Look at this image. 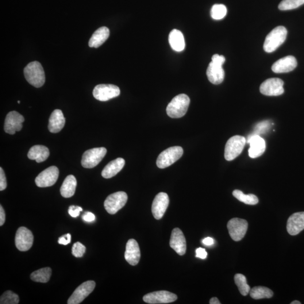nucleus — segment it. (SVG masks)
I'll list each match as a JSON object with an SVG mask.
<instances>
[{"instance_id": "obj_45", "label": "nucleus", "mask_w": 304, "mask_h": 304, "mask_svg": "<svg viewBox=\"0 0 304 304\" xmlns=\"http://www.w3.org/2000/svg\"><path fill=\"white\" fill-rule=\"evenodd\" d=\"M202 243L206 246H210L214 244V240L212 238L207 237L203 240Z\"/></svg>"}, {"instance_id": "obj_24", "label": "nucleus", "mask_w": 304, "mask_h": 304, "mask_svg": "<svg viewBox=\"0 0 304 304\" xmlns=\"http://www.w3.org/2000/svg\"><path fill=\"white\" fill-rule=\"evenodd\" d=\"M125 161L122 158H118L110 163L104 168L102 175L104 178L110 179L116 175L124 167Z\"/></svg>"}, {"instance_id": "obj_39", "label": "nucleus", "mask_w": 304, "mask_h": 304, "mask_svg": "<svg viewBox=\"0 0 304 304\" xmlns=\"http://www.w3.org/2000/svg\"><path fill=\"white\" fill-rule=\"evenodd\" d=\"M7 187L6 178L4 171L2 167L0 168V191L5 190Z\"/></svg>"}, {"instance_id": "obj_4", "label": "nucleus", "mask_w": 304, "mask_h": 304, "mask_svg": "<svg viewBox=\"0 0 304 304\" xmlns=\"http://www.w3.org/2000/svg\"><path fill=\"white\" fill-rule=\"evenodd\" d=\"M183 154V149L179 146L168 148L161 152L157 160V166L165 168L171 166L180 159Z\"/></svg>"}, {"instance_id": "obj_12", "label": "nucleus", "mask_w": 304, "mask_h": 304, "mask_svg": "<svg viewBox=\"0 0 304 304\" xmlns=\"http://www.w3.org/2000/svg\"><path fill=\"white\" fill-rule=\"evenodd\" d=\"M284 82L281 79L272 78L265 80L260 87L261 94L267 96H279L284 93Z\"/></svg>"}, {"instance_id": "obj_31", "label": "nucleus", "mask_w": 304, "mask_h": 304, "mask_svg": "<svg viewBox=\"0 0 304 304\" xmlns=\"http://www.w3.org/2000/svg\"><path fill=\"white\" fill-rule=\"evenodd\" d=\"M233 195L238 201L249 205H255L259 202L258 198L252 194H245L240 190H235L233 192Z\"/></svg>"}, {"instance_id": "obj_36", "label": "nucleus", "mask_w": 304, "mask_h": 304, "mask_svg": "<svg viewBox=\"0 0 304 304\" xmlns=\"http://www.w3.org/2000/svg\"><path fill=\"white\" fill-rule=\"evenodd\" d=\"M272 124L269 121H264L257 124L255 128V132L249 136H260L261 134L265 133L271 128Z\"/></svg>"}, {"instance_id": "obj_5", "label": "nucleus", "mask_w": 304, "mask_h": 304, "mask_svg": "<svg viewBox=\"0 0 304 304\" xmlns=\"http://www.w3.org/2000/svg\"><path fill=\"white\" fill-rule=\"evenodd\" d=\"M246 142V138L242 136H236L230 138L225 145V160L232 161L240 156L243 151Z\"/></svg>"}, {"instance_id": "obj_48", "label": "nucleus", "mask_w": 304, "mask_h": 304, "mask_svg": "<svg viewBox=\"0 0 304 304\" xmlns=\"http://www.w3.org/2000/svg\"><path fill=\"white\" fill-rule=\"evenodd\" d=\"M18 104L20 103V101H18Z\"/></svg>"}, {"instance_id": "obj_44", "label": "nucleus", "mask_w": 304, "mask_h": 304, "mask_svg": "<svg viewBox=\"0 0 304 304\" xmlns=\"http://www.w3.org/2000/svg\"><path fill=\"white\" fill-rule=\"evenodd\" d=\"M5 213L3 210L2 206H0V226H2L4 224L5 221Z\"/></svg>"}, {"instance_id": "obj_33", "label": "nucleus", "mask_w": 304, "mask_h": 304, "mask_svg": "<svg viewBox=\"0 0 304 304\" xmlns=\"http://www.w3.org/2000/svg\"><path fill=\"white\" fill-rule=\"evenodd\" d=\"M304 4V0H283L279 3L278 8L280 10H290L298 8Z\"/></svg>"}, {"instance_id": "obj_15", "label": "nucleus", "mask_w": 304, "mask_h": 304, "mask_svg": "<svg viewBox=\"0 0 304 304\" xmlns=\"http://www.w3.org/2000/svg\"><path fill=\"white\" fill-rule=\"evenodd\" d=\"M25 118L16 111H10L7 114L4 124L5 132L10 135H14L22 129L23 122Z\"/></svg>"}, {"instance_id": "obj_37", "label": "nucleus", "mask_w": 304, "mask_h": 304, "mask_svg": "<svg viewBox=\"0 0 304 304\" xmlns=\"http://www.w3.org/2000/svg\"><path fill=\"white\" fill-rule=\"evenodd\" d=\"M86 251V248L80 242H76L72 249L73 255L76 257H82Z\"/></svg>"}, {"instance_id": "obj_7", "label": "nucleus", "mask_w": 304, "mask_h": 304, "mask_svg": "<svg viewBox=\"0 0 304 304\" xmlns=\"http://www.w3.org/2000/svg\"><path fill=\"white\" fill-rule=\"evenodd\" d=\"M107 152L106 148L104 147L87 150L83 156L82 166L86 168H91L97 166L105 157Z\"/></svg>"}, {"instance_id": "obj_1", "label": "nucleus", "mask_w": 304, "mask_h": 304, "mask_svg": "<svg viewBox=\"0 0 304 304\" xmlns=\"http://www.w3.org/2000/svg\"><path fill=\"white\" fill-rule=\"evenodd\" d=\"M25 77L28 83L34 87L43 86L45 82V72L40 63L37 61L29 63L24 69Z\"/></svg>"}, {"instance_id": "obj_2", "label": "nucleus", "mask_w": 304, "mask_h": 304, "mask_svg": "<svg viewBox=\"0 0 304 304\" xmlns=\"http://www.w3.org/2000/svg\"><path fill=\"white\" fill-rule=\"evenodd\" d=\"M287 30L283 26H278L269 33L264 42L263 48L265 52H274L285 41Z\"/></svg>"}, {"instance_id": "obj_14", "label": "nucleus", "mask_w": 304, "mask_h": 304, "mask_svg": "<svg viewBox=\"0 0 304 304\" xmlns=\"http://www.w3.org/2000/svg\"><path fill=\"white\" fill-rule=\"evenodd\" d=\"M178 299L177 296L167 291L151 292L143 297L144 302L151 304H168L174 302Z\"/></svg>"}, {"instance_id": "obj_25", "label": "nucleus", "mask_w": 304, "mask_h": 304, "mask_svg": "<svg viewBox=\"0 0 304 304\" xmlns=\"http://www.w3.org/2000/svg\"><path fill=\"white\" fill-rule=\"evenodd\" d=\"M110 30L106 27H102L99 28L92 34V35L88 42V45L90 48H98L101 46L109 38L110 36Z\"/></svg>"}, {"instance_id": "obj_30", "label": "nucleus", "mask_w": 304, "mask_h": 304, "mask_svg": "<svg viewBox=\"0 0 304 304\" xmlns=\"http://www.w3.org/2000/svg\"><path fill=\"white\" fill-rule=\"evenodd\" d=\"M250 296L255 300L271 298L273 292L269 288L263 286L254 287L249 291Z\"/></svg>"}, {"instance_id": "obj_47", "label": "nucleus", "mask_w": 304, "mask_h": 304, "mask_svg": "<svg viewBox=\"0 0 304 304\" xmlns=\"http://www.w3.org/2000/svg\"><path fill=\"white\" fill-rule=\"evenodd\" d=\"M302 303H300L299 301H297V300H295V301L292 302L291 304H301Z\"/></svg>"}, {"instance_id": "obj_27", "label": "nucleus", "mask_w": 304, "mask_h": 304, "mask_svg": "<svg viewBox=\"0 0 304 304\" xmlns=\"http://www.w3.org/2000/svg\"><path fill=\"white\" fill-rule=\"evenodd\" d=\"M169 43L174 51L178 52H182L185 49L186 44L183 34L178 29H173L169 34Z\"/></svg>"}, {"instance_id": "obj_19", "label": "nucleus", "mask_w": 304, "mask_h": 304, "mask_svg": "<svg viewBox=\"0 0 304 304\" xmlns=\"http://www.w3.org/2000/svg\"><path fill=\"white\" fill-rule=\"evenodd\" d=\"M298 62L293 56H287L276 61L272 69L276 74H282L292 71L297 67Z\"/></svg>"}, {"instance_id": "obj_22", "label": "nucleus", "mask_w": 304, "mask_h": 304, "mask_svg": "<svg viewBox=\"0 0 304 304\" xmlns=\"http://www.w3.org/2000/svg\"><path fill=\"white\" fill-rule=\"evenodd\" d=\"M206 74L209 82L214 84L221 83L225 78L222 66L213 63L212 61L207 68Z\"/></svg>"}, {"instance_id": "obj_16", "label": "nucleus", "mask_w": 304, "mask_h": 304, "mask_svg": "<svg viewBox=\"0 0 304 304\" xmlns=\"http://www.w3.org/2000/svg\"><path fill=\"white\" fill-rule=\"evenodd\" d=\"M169 205V197L166 193L161 192L158 194L152 206V212L156 220H160L164 217Z\"/></svg>"}, {"instance_id": "obj_13", "label": "nucleus", "mask_w": 304, "mask_h": 304, "mask_svg": "<svg viewBox=\"0 0 304 304\" xmlns=\"http://www.w3.org/2000/svg\"><path fill=\"white\" fill-rule=\"evenodd\" d=\"M95 284L93 280H88L81 284L69 298L67 303L68 304H79L83 302L94 291Z\"/></svg>"}, {"instance_id": "obj_42", "label": "nucleus", "mask_w": 304, "mask_h": 304, "mask_svg": "<svg viewBox=\"0 0 304 304\" xmlns=\"http://www.w3.org/2000/svg\"><path fill=\"white\" fill-rule=\"evenodd\" d=\"M207 256V253L205 249L198 248L196 249V257L202 259H205Z\"/></svg>"}, {"instance_id": "obj_20", "label": "nucleus", "mask_w": 304, "mask_h": 304, "mask_svg": "<svg viewBox=\"0 0 304 304\" xmlns=\"http://www.w3.org/2000/svg\"><path fill=\"white\" fill-rule=\"evenodd\" d=\"M125 258L127 262L133 266H135L139 262L140 251L136 240L130 239L127 242Z\"/></svg>"}, {"instance_id": "obj_11", "label": "nucleus", "mask_w": 304, "mask_h": 304, "mask_svg": "<svg viewBox=\"0 0 304 304\" xmlns=\"http://www.w3.org/2000/svg\"><path fill=\"white\" fill-rule=\"evenodd\" d=\"M59 171L56 166H51L45 169L37 176L35 183L40 188L53 186L58 179Z\"/></svg>"}, {"instance_id": "obj_28", "label": "nucleus", "mask_w": 304, "mask_h": 304, "mask_svg": "<svg viewBox=\"0 0 304 304\" xmlns=\"http://www.w3.org/2000/svg\"><path fill=\"white\" fill-rule=\"evenodd\" d=\"M77 180L74 175H68L60 188V193L64 198L72 197L75 193Z\"/></svg>"}, {"instance_id": "obj_35", "label": "nucleus", "mask_w": 304, "mask_h": 304, "mask_svg": "<svg viewBox=\"0 0 304 304\" xmlns=\"http://www.w3.org/2000/svg\"><path fill=\"white\" fill-rule=\"evenodd\" d=\"M19 302L18 295L11 291L5 292L0 299V304H18Z\"/></svg>"}, {"instance_id": "obj_21", "label": "nucleus", "mask_w": 304, "mask_h": 304, "mask_svg": "<svg viewBox=\"0 0 304 304\" xmlns=\"http://www.w3.org/2000/svg\"><path fill=\"white\" fill-rule=\"evenodd\" d=\"M304 229V212L292 214L288 218L287 230L291 236L297 235Z\"/></svg>"}, {"instance_id": "obj_29", "label": "nucleus", "mask_w": 304, "mask_h": 304, "mask_svg": "<svg viewBox=\"0 0 304 304\" xmlns=\"http://www.w3.org/2000/svg\"><path fill=\"white\" fill-rule=\"evenodd\" d=\"M52 269L46 267L34 272L30 275V279L33 281L40 283H47L52 276Z\"/></svg>"}, {"instance_id": "obj_8", "label": "nucleus", "mask_w": 304, "mask_h": 304, "mask_svg": "<svg viewBox=\"0 0 304 304\" xmlns=\"http://www.w3.org/2000/svg\"><path fill=\"white\" fill-rule=\"evenodd\" d=\"M120 94V88L111 84H98L93 90L94 97L102 102H106L116 98Z\"/></svg>"}, {"instance_id": "obj_46", "label": "nucleus", "mask_w": 304, "mask_h": 304, "mask_svg": "<svg viewBox=\"0 0 304 304\" xmlns=\"http://www.w3.org/2000/svg\"><path fill=\"white\" fill-rule=\"evenodd\" d=\"M210 304H221V303L219 302V300L217 298H213L212 299H211V300H210Z\"/></svg>"}, {"instance_id": "obj_17", "label": "nucleus", "mask_w": 304, "mask_h": 304, "mask_svg": "<svg viewBox=\"0 0 304 304\" xmlns=\"http://www.w3.org/2000/svg\"><path fill=\"white\" fill-rule=\"evenodd\" d=\"M246 141L250 145L249 149V155L250 157L256 159L263 155L266 149V143L264 138L260 136H249Z\"/></svg>"}, {"instance_id": "obj_43", "label": "nucleus", "mask_w": 304, "mask_h": 304, "mask_svg": "<svg viewBox=\"0 0 304 304\" xmlns=\"http://www.w3.org/2000/svg\"><path fill=\"white\" fill-rule=\"evenodd\" d=\"M83 219L84 221L92 222L95 220V217L94 214L87 212L83 215Z\"/></svg>"}, {"instance_id": "obj_38", "label": "nucleus", "mask_w": 304, "mask_h": 304, "mask_svg": "<svg viewBox=\"0 0 304 304\" xmlns=\"http://www.w3.org/2000/svg\"><path fill=\"white\" fill-rule=\"evenodd\" d=\"M82 207L76 206H71L69 208L68 213L73 218H77L79 216L80 212L83 211Z\"/></svg>"}, {"instance_id": "obj_23", "label": "nucleus", "mask_w": 304, "mask_h": 304, "mask_svg": "<svg viewBox=\"0 0 304 304\" xmlns=\"http://www.w3.org/2000/svg\"><path fill=\"white\" fill-rule=\"evenodd\" d=\"M65 119L62 111L59 110L54 111L50 117L48 128L52 133H57L64 128Z\"/></svg>"}, {"instance_id": "obj_10", "label": "nucleus", "mask_w": 304, "mask_h": 304, "mask_svg": "<svg viewBox=\"0 0 304 304\" xmlns=\"http://www.w3.org/2000/svg\"><path fill=\"white\" fill-rule=\"evenodd\" d=\"M33 240L31 231L22 226L18 229L15 235V246L19 251H27L32 248Z\"/></svg>"}, {"instance_id": "obj_9", "label": "nucleus", "mask_w": 304, "mask_h": 304, "mask_svg": "<svg viewBox=\"0 0 304 304\" xmlns=\"http://www.w3.org/2000/svg\"><path fill=\"white\" fill-rule=\"evenodd\" d=\"M229 235L234 241L243 239L248 229V222L244 219L233 218L227 224Z\"/></svg>"}, {"instance_id": "obj_26", "label": "nucleus", "mask_w": 304, "mask_h": 304, "mask_svg": "<svg viewBox=\"0 0 304 304\" xmlns=\"http://www.w3.org/2000/svg\"><path fill=\"white\" fill-rule=\"evenodd\" d=\"M50 155L49 149L44 145H34L29 149L28 159L35 160L37 163H41L48 159Z\"/></svg>"}, {"instance_id": "obj_41", "label": "nucleus", "mask_w": 304, "mask_h": 304, "mask_svg": "<svg viewBox=\"0 0 304 304\" xmlns=\"http://www.w3.org/2000/svg\"><path fill=\"white\" fill-rule=\"evenodd\" d=\"M212 61L216 64L222 66V65L225 63V58L224 56L215 55L212 57Z\"/></svg>"}, {"instance_id": "obj_3", "label": "nucleus", "mask_w": 304, "mask_h": 304, "mask_svg": "<svg viewBox=\"0 0 304 304\" xmlns=\"http://www.w3.org/2000/svg\"><path fill=\"white\" fill-rule=\"evenodd\" d=\"M190 104V99L184 94L176 96L168 104L166 111L169 117L178 118L186 114Z\"/></svg>"}, {"instance_id": "obj_6", "label": "nucleus", "mask_w": 304, "mask_h": 304, "mask_svg": "<svg viewBox=\"0 0 304 304\" xmlns=\"http://www.w3.org/2000/svg\"><path fill=\"white\" fill-rule=\"evenodd\" d=\"M128 195L124 192H115L108 197L105 202V209L110 214L114 215L124 207L128 201Z\"/></svg>"}, {"instance_id": "obj_34", "label": "nucleus", "mask_w": 304, "mask_h": 304, "mask_svg": "<svg viewBox=\"0 0 304 304\" xmlns=\"http://www.w3.org/2000/svg\"><path fill=\"white\" fill-rule=\"evenodd\" d=\"M226 7L222 4H215L211 10V16L215 20H221L226 16Z\"/></svg>"}, {"instance_id": "obj_32", "label": "nucleus", "mask_w": 304, "mask_h": 304, "mask_svg": "<svg viewBox=\"0 0 304 304\" xmlns=\"http://www.w3.org/2000/svg\"><path fill=\"white\" fill-rule=\"evenodd\" d=\"M234 281L242 295L247 296L251 288L249 286L246 276L241 274H237L234 276Z\"/></svg>"}, {"instance_id": "obj_40", "label": "nucleus", "mask_w": 304, "mask_h": 304, "mask_svg": "<svg viewBox=\"0 0 304 304\" xmlns=\"http://www.w3.org/2000/svg\"><path fill=\"white\" fill-rule=\"evenodd\" d=\"M57 242H58L59 244L63 245H67L70 244L71 242V234L69 233L65 234V235L60 237Z\"/></svg>"}, {"instance_id": "obj_18", "label": "nucleus", "mask_w": 304, "mask_h": 304, "mask_svg": "<svg viewBox=\"0 0 304 304\" xmlns=\"http://www.w3.org/2000/svg\"><path fill=\"white\" fill-rule=\"evenodd\" d=\"M170 247L180 256H183L186 252L187 243L182 231L179 228L172 230L170 241Z\"/></svg>"}]
</instances>
